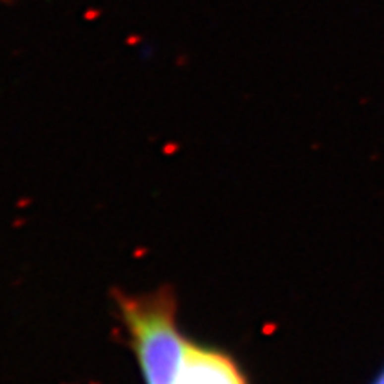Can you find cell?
Wrapping results in <instances>:
<instances>
[{
	"label": "cell",
	"mask_w": 384,
	"mask_h": 384,
	"mask_svg": "<svg viewBox=\"0 0 384 384\" xmlns=\"http://www.w3.org/2000/svg\"><path fill=\"white\" fill-rule=\"evenodd\" d=\"M372 384H384V368H383V370H381V374L376 377V381H374V383H372Z\"/></svg>",
	"instance_id": "cell-3"
},
{
	"label": "cell",
	"mask_w": 384,
	"mask_h": 384,
	"mask_svg": "<svg viewBox=\"0 0 384 384\" xmlns=\"http://www.w3.org/2000/svg\"><path fill=\"white\" fill-rule=\"evenodd\" d=\"M114 302L144 384H174L190 340L178 324L173 288L160 286L143 294L116 292Z\"/></svg>",
	"instance_id": "cell-1"
},
{
	"label": "cell",
	"mask_w": 384,
	"mask_h": 384,
	"mask_svg": "<svg viewBox=\"0 0 384 384\" xmlns=\"http://www.w3.org/2000/svg\"><path fill=\"white\" fill-rule=\"evenodd\" d=\"M174 384H247L231 356L190 340Z\"/></svg>",
	"instance_id": "cell-2"
}]
</instances>
